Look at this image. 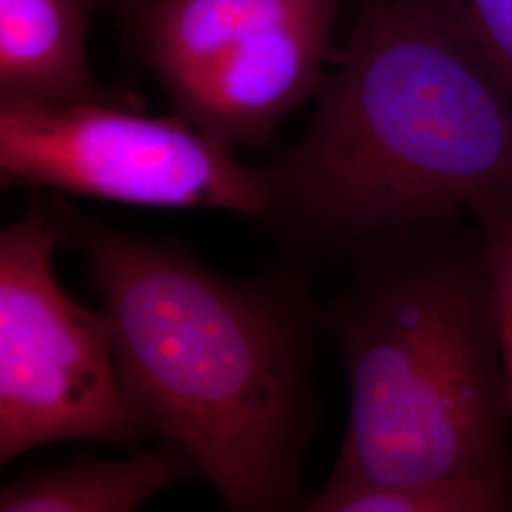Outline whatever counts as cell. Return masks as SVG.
<instances>
[{
  "label": "cell",
  "mask_w": 512,
  "mask_h": 512,
  "mask_svg": "<svg viewBox=\"0 0 512 512\" xmlns=\"http://www.w3.org/2000/svg\"><path fill=\"white\" fill-rule=\"evenodd\" d=\"M120 370L154 435L190 452L232 512L306 511L321 308L302 264L255 277L207 266L59 200Z\"/></svg>",
  "instance_id": "1"
},
{
  "label": "cell",
  "mask_w": 512,
  "mask_h": 512,
  "mask_svg": "<svg viewBox=\"0 0 512 512\" xmlns=\"http://www.w3.org/2000/svg\"><path fill=\"white\" fill-rule=\"evenodd\" d=\"M258 217L291 262L512 202V99L435 0H359Z\"/></svg>",
  "instance_id": "2"
},
{
  "label": "cell",
  "mask_w": 512,
  "mask_h": 512,
  "mask_svg": "<svg viewBox=\"0 0 512 512\" xmlns=\"http://www.w3.org/2000/svg\"><path fill=\"white\" fill-rule=\"evenodd\" d=\"M348 260L321 310L349 380L327 482L458 488L512 511V416L476 220L410 228Z\"/></svg>",
  "instance_id": "3"
},
{
  "label": "cell",
  "mask_w": 512,
  "mask_h": 512,
  "mask_svg": "<svg viewBox=\"0 0 512 512\" xmlns=\"http://www.w3.org/2000/svg\"><path fill=\"white\" fill-rule=\"evenodd\" d=\"M65 224L35 190L0 232V463L46 444L135 448L154 435L120 370L105 311L88 310L55 274Z\"/></svg>",
  "instance_id": "4"
},
{
  "label": "cell",
  "mask_w": 512,
  "mask_h": 512,
  "mask_svg": "<svg viewBox=\"0 0 512 512\" xmlns=\"http://www.w3.org/2000/svg\"><path fill=\"white\" fill-rule=\"evenodd\" d=\"M344 0H128L126 29L173 107L228 147H258L323 80Z\"/></svg>",
  "instance_id": "5"
},
{
  "label": "cell",
  "mask_w": 512,
  "mask_h": 512,
  "mask_svg": "<svg viewBox=\"0 0 512 512\" xmlns=\"http://www.w3.org/2000/svg\"><path fill=\"white\" fill-rule=\"evenodd\" d=\"M0 173L67 196L156 209H219L260 217L268 173L181 116L128 103L0 101Z\"/></svg>",
  "instance_id": "6"
},
{
  "label": "cell",
  "mask_w": 512,
  "mask_h": 512,
  "mask_svg": "<svg viewBox=\"0 0 512 512\" xmlns=\"http://www.w3.org/2000/svg\"><path fill=\"white\" fill-rule=\"evenodd\" d=\"M101 6V0H0V101L135 105L90 69L88 25Z\"/></svg>",
  "instance_id": "7"
},
{
  "label": "cell",
  "mask_w": 512,
  "mask_h": 512,
  "mask_svg": "<svg viewBox=\"0 0 512 512\" xmlns=\"http://www.w3.org/2000/svg\"><path fill=\"white\" fill-rule=\"evenodd\" d=\"M194 478H203L196 459L162 439L126 459L78 458L27 471L0 488V512H131Z\"/></svg>",
  "instance_id": "8"
},
{
  "label": "cell",
  "mask_w": 512,
  "mask_h": 512,
  "mask_svg": "<svg viewBox=\"0 0 512 512\" xmlns=\"http://www.w3.org/2000/svg\"><path fill=\"white\" fill-rule=\"evenodd\" d=\"M310 512H499L492 499L458 488L416 484H325Z\"/></svg>",
  "instance_id": "9"
},
{
  "label": "cell",
  "mask_w": 512,
  "mask_h": 512,
  "mask_svg": "<svg viewBox=\"0 0 512 512\" xmlns=\"http://www.w3.org/2000/svg\"><path fill=\"white\" fill-rule=\"evenodd\" d=\"M512 99V0H435Z\"/></svg>",
  "instance_id": "10"
},
{
  "label": "cell",
  "mask_w": 512,
  "mask_h": 512,
  "mask_svg": "<svg viewBox=\"0 0 512 512\" xmlns=\"http://www.w3.org/2000/svg\"><path fill=\"white\" fill-rule=\"evenodd\" d=\"M473 219L482 232L490 266L495 319L512 416V202L486 207L475 213Z\"/></svg>",
  "instance_id": "11"
},
{
  "label": "cell",
  "mask_w": 512,
  "mask_h": 512,
  "mask_svg": "<svg viewBox=\"0 0 512 512\" xmlns=\"http://www.w3.org/2000/svg\"><path fill=\"white\" fill-rule=\"evenodd\" d=\"M124 2H128V0H101L103 6H116V8H120Z\"/></svg>",
  "instance_id": "12"
}]
</instances>
